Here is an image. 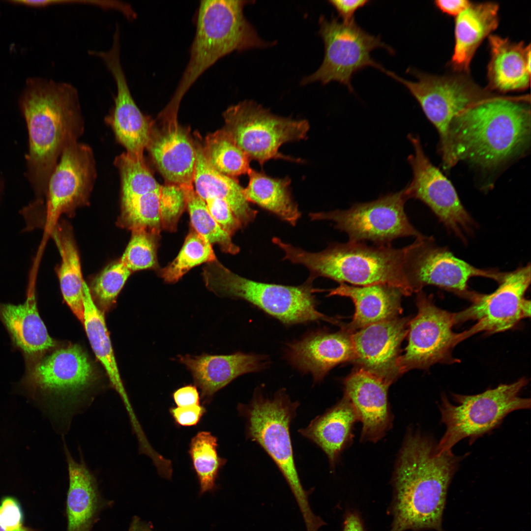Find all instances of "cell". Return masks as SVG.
Masks as SVG:
<instances>
[{
  "label": "cell",
  "mask_w": 531,
  "mask_h": 531,
  "mask_svg": "<svg viewBox=\"0 0 531 531\" xmlns=\"http://www.w3.org/2000/svg\"><path fill=\"white\" fill-rule=\"evenodd\" d=\"M492 95L464 109L448 131L451 167L464 161L493 169L522 153L530 142V97Z\"/></svg>",
  "instance_id": "6da1fadb"
},
{
  "label": "cell",
  "mask_w": 531,
  "mask_h": 531,
  "mask_svg": "<svg viewBox=\"0 0 531 531\" xmlns=\"http://www.w3.org/2000/svg\"><path fill=\"white\" fill-rule=\"evenodd\" d=\"M19 105L29 135L27 177L37 199L42 200L63 149L83 133L79 94L69 83L31 78Z\"/></svg>",
  "instance_id": "7a4b0ae2"
},
{
  "label": "cell",
  "mask_w": 531,
  "mask_h": 531,
  "mask_svg": "<svg viewBox=\"0 0 531 531\" xmlns=\"http://www.w3.org/2000/svg\"><path fill=\"white\" fill-rule=\"evenodd\" d=\"M463 458L451 450L439 452L428 437L410 435L395 472L393 519L388 531H442L448 488Z\"/></svg>",
  "instance_id": "3957f363"
},
{
  "label": "cell",
  "mask_w": 531,
  "mask_h": 531,
  "mask_svg": "<svg viewBox=\"0 0 531 531\" xmlns=\"http://www.w3.org/2000/svg\"><path fill=\"white\" fill-rule=\"evenodd\" d=\"M272 242L284 252V260L309 270V281L322 276L353 286L387 284L401 289L405 295L413 293L409 279L412 244L397 248L391 244L369 246L349 241L331 244L322 251L312 253L278 237L273 238Z\"/></svg>",
  "instance_id": "277c9868"
},
{
  "label": "cell",
  "mask_w": 531,
  "mask_h": 531,
  "mask_svg": "<svg viewBox=\"0 0 531 531\" xmlns=\"http://www.w3.org/2000/svg\"><path fill=\"white\" fill-rule=\"evenodd\" d=\"M250 1H200L189 62L169 104L179 107L182 98L198 78L226 55L234 51L272 45L261 38L246 19L244 7Z\"/></svg>",
  "instance_id": "5b68a950"
},
{
  "label": "cell",
  "mask_w": 531,
  "mask_h": 531,
  "mask_svg": "<svg viewBox=\"0 0 531 531\" xmlns=\"http://www.w3.org/2000/svg\"><path fill=\"white\" fill-rule=\"evenodd\" d=\"M299 405L281 389L272 397L256 391L249 404H240L237 409L246 419L248 439L257 442L274 462L291 489L303 520L309 522L315 514L296 470L290 432Z\"/></svg>",
  "instance_id": "8992f818"
},
{
  "label": "cell",
  "mask_w": 531,
  "mask_h": 531,
  "mask_svg": "<svg viewBox=\"0 0 531 531\" xmlns=\"http://www.w3.org/2000/svg\"><path fill=\"white\" fill-rule=\"evenodd\" d=\"M203 276L206 287L217 296L242 299L286 324L338 321L319 311L311 282L289 286L254 281L234 273L217 259L207 263Z\"/></svg>",
  "instance_id": "52a82bcc"
},
{
  "label": "cell",
  "mask_w": 531,
  "mask_h": 531,
  "mask_svg": "<svg viewBox=\"0 0 531 531\" xmlns=\"http://www.w3.org/2000/svg\"><path fill=\"white\" fill-rule=\"evenodd\" d=\"M95 380L94 368L87 354L77 345L51 351L25 366L20 384L33 397L53 400L64 431L72 417L89 405L86 392Z\"/></svg>",
  "instance_id": "ba28073f"
},
{
  "label": "cell",
  "mask_w": 531,
  "mask_h": 531,
  "mask_svg": "<svg viewBox=\"0 0 531 531\" xmlns=\"http://www.w3.org/2000/svg\"><path fill=\"white\" fill-rule=\"evenodd\" d=\"M528 383L527 379L522 378L476 395L453 394L457 405L452 404L443 394L440 410L441 422L445 425L446 430L436 444L437 450L440 453L451 450L465 438H470L472 443L499 426L509 413L530 409L531 399L519 396Z\"/></svg>",
  "instance_id": "9c48e42d"
},
{
  "label": "cell",
  "mask_w": 531,
  "mask_h": 531,
  "mask_svg": "<svg viewBox=\"0 0 531 531\" xmlns=\"http://www.w3.org/2000/svg\"><path fill=\"white\" fill-rule=\"evenodd\" d=\"M223 115V129L251 160L261 166L270 159L302 162L279 150L285 143L306 139L310 128L306 120L275 115L252 100L229 107Z\"/></svg>",
  "instance_id": "30bf717a"
},
{
  "label": "cell",
  "mask_w": 531,
  "mask_h": 531,
  "mask_svg": "<svg viewBox=\"0 0 531 531\" xmlns=\"http://www.w3.org/2000/svg\"><path fill=\"white\" fill-rule=\"evenodd\" d=\"M416 81L405 80L394 72H383L403 85L414 97L440 136L442 166L450 165L448 131L453 118L469 105L493 95L481 89L465 73L436 76L409 68Z\"/></svg>",
  "instance_id": "8fae6325"
},
{
  "label": "cell",
  "mask_w": 531,
  "mask_h": 531,
  "mask_svg": "<svg viewBox=\"0 0 531 531\" xmlns=\"http://www.w3.org/2000/svg\"><path fill=\"white\" fill-rule=\"evenodd\" d=\"M319 25V34L324 45V59L314 73L302 80V85L336 81L353 92L351 80L354 73L369 66L382 71L384 69L371 58L373 50L383 48L393 54V50L383 42L379 36L366 32L355 21L346 23L336 17L328 20L322 16Z\"/></svg>",
  "instance_id": "7c38bea8"
},
{
  "label": "cell",
  "mask_w": 531,
  "mask_h": 531,
  "mask_svg": "<svg viewBox=\"0 0 531 531\" xmlns=\"http://www.w3.org/2000/svg\"><path fill=\"white\" fill-rule=\"evenodd\" d=\"M404 190L387 194L345 210L311 213L312 220H330L347 234L349 241H370L376 245L390 244L402 237L423 236L410 223L405 211L408 200Z\"/></svg>",
  "instance_id": "4fadbf2b"
},
{
  "label": "cell",
  "mask_w": 531,
  "mask_h": 531,
  "mask_svg": "<svg viewBox=\"0 0 531 531\" xmlns=\"http://www.w3.org/2000/svg\"><path fill=\"white\" fill-rule=\"evenodd\" d=\"M416 303L418 311L409 321L408 344L398 360L400 374L414 369H427L438 363L457 362L452 350L465 339L464 331H453L455 313L436 306L432 295L420 291Z\"/></svg>",
  "instance_id": "5bb4252c"
},
{
  "label": "cell",
  "mask_w": 531,
  "mask_h": 531,
  "mask_svg": "<svg viewBox=\"0 0 531 531\" xmlns=\"http://www.w3.org/2000/svg\"><path fill=\"white\" fill-rule=\"evenodd\" d=\"M409 257V279L414 293L427 285L450 291L473 301L478 293L469 289L473 277H482L500 283L505 272L475 267L458 258L447 248L440 247L432 236L415 238Z\"/></svg>",
  "instance_id": "9a60e30c"
},
{
  "label": "cell",
  "mask_w": 531,
  "mask_h": 531,
  "mask_svg": "<svg viewBox=\"0 0 531 531\" xmlns=\"http://www.w3.org/2000/svg\"><path fill=\"white\" fill-rule=\"evenodd\" d=\"M408 138L414 152L408 157L413 178L404 189L406 197L424 203L450 232L465 242L466 235L476 227L475 222L452 183L425 154L419 137L410 134Z\"/></svg>",
  "instance_id": "2e32d148"
},
{
  "label": "cell",
  "mask_w": 531,
  "mask_h": 531,
  "mask_svg": "<svg viewBox=\"0 0 531 531\" xmlns=\"http://www.w3.org/2000/svg\"><path fill=\"white\" fill-rule=\"evenodd\" d=\"M531 283V266L505 272L498 288L493 293L479 294L472 304L455 313L456 324L470 320L476 323L465 335L468 338L480 332H500L514 326L531 316V301L525 294Z\"/></svg>",
  "instance_id": "e0dca14e"
},
{
  "label": "cell",
  "mask_w": 531,
  "mask_h": 531,
  "mask_svg": "<svg viewBox=\"0 0 531 531\" xmlns=\"http://www.w3.org/2000/svg\"><path fill=\"white\" fill-rule=\"evenodd\" d=\"M96 177L95 162L90 147L78 141L67 145L47 185V230L52 231L61 214L87 203Z\"/></svg>",
  "instance_id": "ac0fdd59"
},
{
  "label": "cell",
  "mask_w": 531,
  "mask_h": 531,
  "mask_svg": "<svg viewBox=\"0 0 531 531\" xmlns=\"http://www.w3.org/2000/svg\"><path fill=\"white\" fill-rule=\"evenodd\" d=\"M120 47V36L115 34L109 50L90 51L89 54L103 61L116 85L114 106L105 118L106 122L125 152L142 156L149 140L153 121L142 113L132 97L121 63Z\"/></svg>",
  "instance_id": "d6986e66"
},
{
  "label": "cell",
  "mask_w": 531,
  "mask_h": 531,
  "mask_svg": "<svg viewBox=\"0 0 531 531\" xmlns=\"http://www.w3.org/2000/svg\"><path fill=\"white\" fill-rule=\"evenodd\" d=\"M178 111L165 107L160 112L153 121L146 149L167 183L193 185L194 143L188 130L179 124Z\"/></svg>",
  "instance_id": "ffe728a7"
},
{
  "label": "cell",
  "mask_w": 531,
  "mask_h": 531,
  "mask_svg": "<svg viewBox=\"0 0 531 531\" xmlns=\"http://www.w3.org/2000/svg\"><path fill=\"white\" fill-rule=\"evenodd\" d=\"M410 319L396 318L373 324L351 333L353 361L358 368L390 385L400 375V348L408 332Z\"/></svg>",
  "instance_id": "44dd1931"
},
{
  "label": "cell",
  "mask_w": 531,
  "mask_h": 531,
  "mask_svg": "<svg viewBox=\"0 0 531 531\" xmlns=\"http://www.w3.org/2000/svg\"><path fill=\"white\" fill-rule=\"evenodd\" d=\"M177 360L190 372L195 385L200 389L204 404H208L214 394L242 375L266 368L268 364L264 355L240 352L229 355H178Z\"/></svg>",
  "instance_id": "7402d4cb"
},
{
  "label": "cell",
  "mask_w": 531,
  "mask_h": 531,
  "mask_svg": "<svg viewBox=\"0 0 531 531\" xmlns=\"http://www.w3.org/2000/svg\"><path fill=\"white\" fill-rule=\"evenodd\" d=\"M286 357L292 366L322 381L338 364L354 358L351 333L343 329L335 333L317 331L290 343Z\"/></svg>",
  "instance_id": "603a6c76"
},
{
  "label": "cell",
  "mask_w": 531,
  "mask_h": 531,
  "mask_svg": "<svg viewBox=\"0 0 531 531\" xmlns=\"http://www.w3.org/2000/svg\"><path fill=\"white\" fill-rule=\"evenodd\" d=\"M390 385L362 369L354 371L344 381L345 396L353 405L362 424V441L376 442L389 428L391 416L387 401Z\"/></svg>",
  "instance_id": "cb8c5ba5"
},
{
  "label": "cell",
  "mask_w": 531,
  "mask_h": 531,
  "mask_svg": "<svg viewBox=\"0 0 531 531\" xmlns=\"http://www.w3.org/2000/svg\"><path fill=\"white\" fill-rule=\"evenodd\" d=\"M0 321L13 347L23 355L25 366L39 359L56 345L40 316L33 291L29 293L23 303H0Z\"/></svg>",
  "instance_id": "d4e9b609"
},
{
  "label": "cell",
  "mask_w": 531,
  "mask_h": 531,
  "mask_svg": "<svg viewBox=\"0 0 531 531\" xmlns=\"http://www.w3.org/2000/svg\"><path fill=\"white\" fill-rule=\"evenodd\" d=\"M329 295L351 298L355 306L352 321L343 329L351 333L368 325L398 317L402 313L403 291L394 286L377 284L363 286L340 284Z\"/></svg>",
  "instance_id": "484cf974"
},
{
  "label": "cell",
  "mask_w": 531,
  "mask_h": 531,
  "mask_svg": "<svg viewBox=\"0 0 531 531\" xmlns=\"http://www.w3.org/2000/svg\"><path fill=\"white\" fill-rule=\"evenodd\" d=\"M488 37L491 56L487 69L489 89L502 93L527 89L531 82L530 44L491 34Z\"/></svg>",
  "instance_id": "4316f807"
},
{
  "label": "cell",
  "mask_w": 531,
  "mask_h": 531,
  "mask_svg": "<svg viewBox=\"0 0 531 531\" xmlns=\"http://www.w3.org/2000/svg\"><path fill=\"white\" fill-rule=\"evenodd\" d=\"M499 5L493 2L471 3L456 16L452 68L468 73L474 53L483 40L499 25Z\"/></svg>",
  "instance_id": "83f0119b"
},
{
  "label": "cell",
  "mask_w": 531,
  "mask_h": 531,
  "mask_svg": "<svg viewBox=\"0 0 531 531\" xmlns=\"http://www.w3.org/2000/svg\"><path fill=\"white\" fill-rule=\"evenodd\" d=\"M69 487L67 495V531H90L100 508L96 479L85 462L75 460L64 443Z\"/></svg>",
  "instance_id": "f1b7e54d"
},
{
  "label": "cell",
  "mask_w": 531,
  "mask_h": 531,
  "mask_svg": "<svg viewBox=\"0 0 531 531\" xmlns=\"http://www.w3.org/2000/svg\"><path fill=\"white\" fill-rule=\"evenodd\" d=\"M196 161L193 175L195 191L204 201L215 197L225 201L242 227L253 221L257 211L253 209L244 194V188L234 177L215 170L207 161L203 146L194 142Z\"/></svg>",
  "instance_id": "f546056e"
},
{
  "label": "cell",
  "mask_w": 531,
  "mask_h": 531,
  "mask_svg": "<svg viewBox=\"0 0 531 531\" xmlns=\"http://www.w3.org/2000/svg\"><path fill=\"white\" fill-rule=\"evenodd\" d=\"M357 420L354 408L344 395L337 404L315 417L298 432L324 451L333 468L340 453L351 439L352 430Z\"/></svg>",
  "instance_id": "4dcf8cb0"
},
{
  "label": "cell",
  "mask_w": 531,
  "mask_h": 531,
  "mask_svg": "<svg viewBox=\"0 0 531 531\" xmlns=\"http://www.w3.org/2000/svg\"><path fill=\"white\" fill-rule=\"evenodd\" d=\"M84 314L83 324L91 347L104 367L114 388L119 394L130 417L133 409L120 378L104 314L93 299L87 283H83Z\"/></svg>",
  "instance_id": "1f68e13d"
},
{
  "label": "cell",
  "mask_w": 531,
  "mask_h": 531,
  "mask_svg": "<svg viewBox=\"0 0 531 531\" xmlns=\"http://www.w3.org/2000/svg\"><path fill=\"white\" fill-rule=\"evenodd\" d=\"M248 175L249 182L244 188V194L248 201L295 226L301 213L291 196V179L289 177H273L264 172L252 169Z\"/></svg>",
  "instance_id": "d6a6232c"
},
{
  "label": "cell",
  "mask_w": 531,
  "mask_h": 531,
  "mask_svg": "<svg viewBox=\"0 0 531 531\" xmlns=\"http://www.w3.org/2000/svg\"><path fill=\"white\" fill-rule=\"evenodd\" d=\"M51 232L61 258L58 275L62 296L73 313L83 323L84 281L75 240L70 229L65 225L56 224Z\"/></svg>",
  "instance_id": "836d02e7"
},
{
  "label": "cell",
  "mask_w": 531,
  "mask_h": 531,
  "mask_svg": "<svg viewBox=\"0 0 531 531\" xmlns=\"http://www.w3.org/2000/svg\"><path fill=\"white\" fill-rule=\"evenodd\" d=\"M203 149L210 165L224 175H248L252 169L251 159L223 129L208 134Z\"/></svg>",
  "instance_id": "e575fe53"
},
{
  "label": "cell",
  "mask_w": 531,
  "mask_h": 531,
  "mask_svg": "<svg viewBox=\"0 0 531 531\" xmlns=\"http://www.w3.org/2000/svg\"><path fill=\"white\" fill-rule=\"evenodd\" d=\"M217 438L208 431H200L191 440L188 453L197 476L200 494L212 491L220 469L226 459L217 453Z\"/></svg>",
  "instance_id": "d590c367"
},
{
  "label": "cell",
  "mask_w": 531,
  "mask_h": 531,
  "mask_svg": "<svg viewBox=\"0 0 531 531\" xmlns=\"http://www.w3.org/2000/svg\"><path fill=\"white\" fill-rule=\"evenodd\" d=\"M184 190L192 228L211 245L216 244L225 253L236 254L239 251L232 236L223 230L210 214L206 202L193 185L181 186Z\"/></svg>",
  "instance_id": "8d00e7d4"
},
{
  "label": "cell",
  "mask_w": 531,
  "mask_h": 531,
  "mask_svg": "<svg viewBox=\"0 0 531 531\" xmlns=\"http://www.w3.org/2000/svg\"><path fill=\"white\" fill-rule=\"evenodd\" d=\"M216 260L212 245L192 229L177 256L159 274L165 282L176 283L191 268Z\"/></svg>",
  "instance_id": "74e56055"
},
{
  "label": "cell",
  "mask_w": 531,
  "mask_h": 531,
  "mask_svg": "<svg viewBox=\"0 0 531 531\" xmlns=\"http://www.w3.org/2000/svg\"><path fill=\"white\" fill-rule=\"evenodd\" d=\"M160 188L152 192L121 198V224L132 230L144 228L160 232L162 230L160 212Z\"/></svg>",
  "instance_id": "f35d334b"
},
{
  "label": "cell",
  "mask_w": 531,
  "mask_h": 531,
  "mask_svg": "<svg viewBox=\"0 0 531 531\" xmlns=\"http://www.w3.org/2000/svg\"><path fill=\"white\" fill-rule=\"evenodd\" d=\"M160 232L144 228L132 230L131 239L119 260L131 272L158 268Z\"/></svg>",
  "instance_id": "ab89813d"
},
{
  "label": "cell",
  "mask_w": 531,
  "mask_h": 531,
  "mask_svg": "<svg viewBox=\"0 0 531 531\" xmlns=\"http://www.w3.org/2000/svg\"><path fill=\"white\" fill-rule=\"evenodd\" d=\"M120 260L106 267L93 280L92 293L100 305L109 307L131 273Z\"/></svg>",
  "instance_id": "60d3db41"
},
{
  "label": "cell",
  "mask_w": 531,
  "mask_h": 531,
  "mask_svg": "<svg viewBox=\"0 0 531 531\" xmlns=\"http://www.w3.org/2000/svg\"><path fill=\"white\" fill-rule=\"evenodd\" d=\"M186 206L185 194L181 186L170 183L161 185V229L171 232L175 231L178 219Z\"/></svg>",
  "instance_id": "b9f144b4"
},
{
  "label": "cell",
  "mask_w": 531,
  "mask_h": 531,
  "mask_svg": "<svg viewBox=\"0 0 531 531\" xmlns=\"http://www.w3.org/2000/svg\"><path fill=\"white\" fill-rule=\"evenodd\" d=\"M204 201L212 217L231 236L242 227L225 201L217 197H209Z\"/></svg>",
  "instance_id": "7bdbcfd3"
},
{
  "label": "cell",
  "mask_w": 531,
  "mask_h": 531,
  "mask_svg": "<svg viewBox=\"0 0 531 531\" xmlns=\"http://www.w3.org/2000/svg\"><path fill=\"white\" fill-rule=\"evenodd\" d=\"M0 520L9 531H28L31 528L24 526L20 504L12 497H7L1 500Z\"/></svg>",
  "instance_id": "ee69618b"
},
{
  "label": "cell",
  "mask_w": 531,
  "mask_h": 531,
  "mask_svg": "<svg viewBox=\"0 0 531 531\" xmlns=\"http://www.w3.org/2000/svg\"><path fill=\"white\" fill-rule=\"evenodd\" d=\"M170 413L176 424L182 426L197 425L206 413V409L200 404L183 407H172Z\"/></svg>",
  "instance_id": "f6af8a7d"
},
{
  "label": "cell",
  "mask_w": 531,
  "mask_h": 531,
  "mask_svg": "<svg viewBox=\"0 0 531 531\" xmlns=\"http://www.w3.org/2000/svg\"><path fill=\"white\" fill-rule=\"evenodd\" d=\"M329 3L335 8L339 16L346 23L354 20V15L359 9L368 4L370 1L367 0H331Z\"/></svg>",
  "instance_id": "bcb514c9"
},
{
  "label": "cell",
  "mask_w": 531,
  "mask_h": 531,
  "mask_svg": "<svg viewBox=\"0 0 531 531\" xmlns=\"http://www.w3.org/2000/svg\"><path fill=\"white\" fill-rule=\"evenodd\" d=\"M177 407H183L200 404V395L197 386L185 385L176 389L172 394Z\"/></svg>",
  "instance_id": "7dc6e473"
},
{
  "label": "cell",
  "mask_w": 531,
  "mask_h": 531,
  "mask_svg": "<svg viewBox=\"0 0 531 531\" xmlns=\"http://www.w3.org/2000/svg\"><path fill=\"white\" fill-rule=\"evenodd\" d=\"M437 7L450 15L457 16L470 3L467 0H437L435 1Z\"/></svg>",
  "instance_id": "c3c4849f"
},
{
  "label": "cell",
  "mask_w": 531,
  "mask_h": 531,
  "mask_svg": "<svg viewBox=\"0 0 531 531\" xmlns=\"http://www.w3.org/2000/svg\"><path fill=\"white\" fill-rule=\"evenodd\" d=\"M343 531H365L362 520L356 512H347Z\"/></svg>",
  "instance_id": "681fc988"
},
{
  "label": "cell",
  "mask_w": 531,
  "mask_h": 531,
  "mask_svg": "<svg viewBox=\"0 0 531 531\" xmlns=\"http://www.w3.org/2000/svg\"><path fill=\"white\" fill-rule=\"evenodd\" d=\"M129 531H152L147 524L142 522L138 517H135L131 523Z\"/></svg>",
  "instance_id": "f907efd6"
},
{
  "label": "cell",
  "mask_w": 531,
  "mask_h": 531,
  "mask_svg": "<svg viewBox=\"0 0 531 531\" xmlns=\"http://www.w3.org/2000/svg\"><path fill=\"white\" fill-rule=\"evenodd\" d=\"M0 531H9L4 526V525L1 523L0 520ZM28 531H36L35 530L32 529V528H30V529Z\"/></svg>",
  "instance_id": "816d5d0a"
},
{
  "label": "cell",
  "mask_w": 531,
  "mask_h": 531,
  "mask_svg": "<svg viewBox=\"0 0 531 531\" xmlns=\"http://www.w3.org/2000/svg\"><path fill=\"white\" fill-rule=\"evenodd\" d=\"M1 190H2V184L0 182V193H1Z\"/></svg>",
  "instance_id": "f5cc1de1"
}]
</instances>
